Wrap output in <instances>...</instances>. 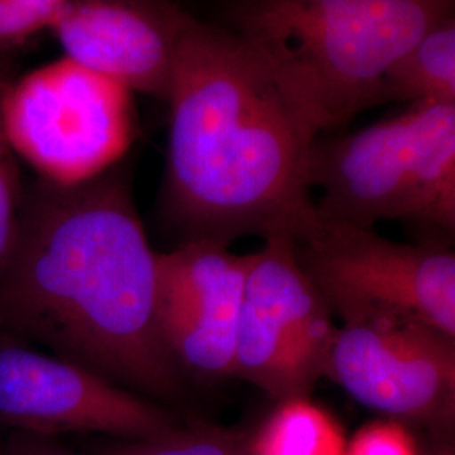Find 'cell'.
Segmentation results:
<instances>
[{
    "instance_id": "obj_12",
    "label": "cell",
    "mask_w": 455,
    "mask_h": 455,
    "mask_svg": "<svg viewBox=\"0 0 455 455\" xmlns=\"http://www.w3.org/2000/svg\"><path fill=\"white\" fill-rule=\"evenodd\" d=\"M383 101H455L454 12L434 24L393 63L379 88Z\"/></svg>"
},
{
    "instance_id": "obj_7",
    "label": "cell",
    "mask_w": 455,
    "mask_h": 455,
    "mask_svg": "<svg viewBox=\"0 0 455 455\" xmlns=\"http://www.w3.org/2000/svg\"><path fill=\"white\" fill-rule=\"evenodd\" d=\"M336 332L332 312L295 259L293 242L265 240L246 255L233 376L278 402L309 396L324 378Z\"/></svg>"
},
{
    "instance_id": "obj_15",
    "label": "cell",
    "mask_w": 455,
    "mask_h": 455,
    "mask_svg": "<svg viewBox=\"0 0 455 455\" xmlns=\"http://www.w3.org/2000/svg\"><path fill=\"white\" fill-rule=\"evenodd\" d=\"M69 0H0V54L51 31Z\"/></svg>"
},
{
    "instance_id": "obj_8",
    "label": "cell",
    "mask_w": 455,
    "mask_h": 455,
    "mask_svg": "<svg viewBox=\"0 0 455 455\" xmlns=\"http://www.w3.org/2000/svg\"><path fill=\"white\" fill-rule=\"evenodd\" d=\"M324 378L363 407L447 435L455 419V338L411 317L338 327Z\"/></svg>"
},
{
    "instance_id": "obj_1",
    "label": "cell",
    "mask_w": 455,
    "mask_h": 455,
    "mask_svg": "<svg viewBox=\"0 0 455 455\" xmlns=\"http://www.w3.org/2000/svg\"><path fill=\"white\" fill-rule=\"evenodd\" d=\"M157 259L118 171L75 186L37 180L0 270V336L172 398L180 370L159 329Z\"/></svg>"
},
{
    "instance_id": "obj_5",
    "label": "cell",
    "mask_w": 455,
    "mask_h": 455,
    "mask_svg": "<svg viewBox=\"0 0 455 455\" xmlns=\"http://www.w3.org/2000/svg\"><path fill=\"white\" fill-rule=\"evenodd\" d=\"M132 92L63 56L7 82L0 112L17 157L39 180L75 186L114 169L135 135Z\"/></svg>"
},
{
    "instance_id": "obj_13",
    "label": "cell",
    "mask_w": 455,
    "mask_h": 455,
    "mask_svg": "<svg viewBox=\"0 0 455 455\" xmlns=\"http://www.w3.org/2000/svg\"><path fill=\"white\" fill-rule=\"evenodd\" d=\"M339 422L309 396L282 400L246 442V455H344Z\"/></svg>"
},
{
    "instance_id": "obj_17",
    "label": "cell",
    "mask_w": 455,
    "mask_h": 455,
    "mask_svg": "<svg viewBox=\"0 0 455 455\" xmlns=\"http://www.w3.org/2000/svg\"><path fill=\"white\" fill-rule=\"evenodd\" d=\"M344 455H422V451L408 425L385 419L359 428Z\"/></svg>"
},
{
    "instance_id": "obj_18",
    "label": "cell",
    "mask_w": 455,
    "mask_h": 455,
    "mask_svg": "<svg viewBox=\"0 0 455 455\" xmlns=\"http://www.w3.org/2000/svg\"><path fill=\"white\" fill-rule=\"evenodd\" d=\"M2 455H76L68 451L65 445L56 442L54 437L46 435H36L28 432H17L12 434L4 449Z\"/></svg>"
},
{
    "instance_id": "obj_10",
    "label": "cell",
    "mask_w": 455,
    "mask_h": 455,
    "mask_svg": "<svg viewBox=\"0 0 455 455\" xmlns=\"http://www.w3.org/2000/svg\"><path fill=\"white\" fill-rule=\"evenodd\" d=\"M157 267V317L171 358L180 371L233 376L246 255L195 240L159 253Z\"/></svg>"
},
{
    "instance_id": "obj_2",
    "label": "cell",
    "mask_w": 455,
    "mask_h": 455,
    "mask_svg": "<svg viewBox=\"0 0 455 455\" xmlns=\"http://www.w3.org/2000/svg\"><path fill=\"white\" fill-rule=\"evenodd\" d=\"M165 101L163 210L188 242H293L309 227L319 133L261 46L188 17Z\"/></svg>"
},
{
    "instance_id": "obj_11",
    "label": "cell",
    "mask_w": 455,
    "mask_h": 455,
    "mask_svg": "<svg viewBox=\"0 0 455 455\" xmlns=\"http://www.w3.org/2000/svg\"><path fill=\"white\" fill-rule=\"evenodd\" d=\"M188 17L169 0H69L51 33L66 58L165 100Z\"/></svg>"
},
{
    "instance_id": "obj_4",
    "label": "cell",
    "mask_w": 455,
    "mask_h": 455,
    "mask_svg": "<svg viewBox=\"0 0 455 455\" xmlns=\"http://www.w3.org/2000/svg\"><path fill=\"white\" fill-rule=\"evenodd\" d=\"M317 218L373 228L402 220L455 229V101L411 103L349 135L315 140L309 159Z\"/></svg>"
},
{
    "instance_id": "obj_6",
    "label": "cell",
    "mask_w": 455,
    "mask_h": 455,
    "mask_svg": "<svg viewBox=\"0 0 455 455\" xmlns=\"http://www.w3.org/2000/svg\"><path fill=\"white\" fill-rule=\"evenodd\" d=\"M300 268L332 315L411 317L455 338V255L391 242L373 228L312 220L293 240Z\"/></svg>"
},
{
    "instance_id": "obj_16",
    "label": "cell",
    "mask_w": 455,
    "mask_h": 455,
    "mask_svg": "<svg viewBox=\"0 0 455 455\" xmlns=\"http://www.w3.org/2000/svg\"><path fill=\"white\" fill-rule=\"evenodd\" d=\"M9 80L0 75V101ZM19 157L11 146L0 112V270L16 238L20 212L24 206L26 188L20 178Z\"/></svg>"
},
{
    "instance_id": "obj_14",
    "label": "cell",
    "mask_w": 455,
    "mask_h": 455,
    "mask_svg": "<svg viewBox=\"0 0 455 455\" xmlns=\"http://www.w3.org/2000/svg\"><path fill=\"white\" fill-rule=\"evenodd\" d=\"M95 455H246V440L223 428L180 425L150 439L124 440L95 452Z\"/></svg>"
},
{
    "instance_id": "obj_3",
    "label": "cell",
    "mask_w": 455,
    "mask_h": 455,
    "mask_svg": "<svg viewBox=\"0 0 455 455\" xmlns=\"http://www.w3.org/2000/svg\"><path fill=\"white\" fill-rule=\"evenodd\" d=\"M454 0H244L238 31L272 58L317 133L379 103L393 63Z\"/></svg>"
},
{
    "instance_id": "obj_9",
    "label": "cell",
    "mask_w": 455,
    "mask_h": 455,
    "mask_svg": "<svg viewBox=\"0 0 455 455\" xmlns=\"http://www.w3.org/2000/svg\"><path fill=\"white\" fill-rule=\"evenodd\" d=\"M0 422L46 437L98 432L124 440L150 439L178 427L146 396L7 339L0 341Z\"/></svg>"
},
{
    "instance_id": "obj_19",
    "label": "cell",
    "mask_w": 455,
    "mask_h": 455,
    "mask_svg": "<svg viewBox=\"0 0 455 455\" xmlns=\"http://www.w3.org/2000/svg\"><path fill=\"white\" fill-rule=\"evenodd\" d=\"M422 455H455L454 445L443 435L435 440Z\"/></svg>"
},
{
    "instance_id": "obj_20",
    "label": "cell",
    "mask_w": 455,
    "mask_h": 455,
    "mask_svg": "<svg viewBox=\"0 0 455 455\" xmlns=\"http://www.w3.org/2000/svg\"><path fill=\"white\" fill-rule=\"evenodd\" d=\"M0 455H2V451H0Z\"/></svg>"
}]
</instances>
